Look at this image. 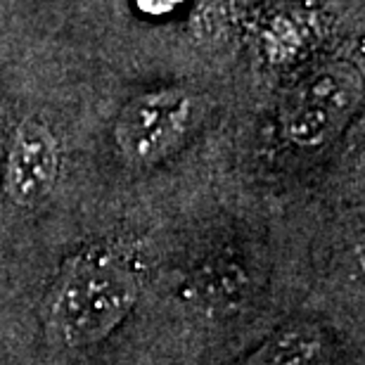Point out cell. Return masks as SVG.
I'll list each match as a JSON object with an SVG mask.
<instances>
[{
  "instance_id": "cell-5",
  "label": "cell",
  "mask_w": 365,
  "mask_h": 365,
  "mask_svg": "<svg viewBox=\"0 0 365 365\" xmlns=\"http://www.w3.org/2000/svg\"><path fill=\"white\" fill-rule=\"evenodd\" d=\"M325 341L316 325L289 323L275 330L242 365H318Z\"/></svg>"
},
{
  "instance_id": "cell-1",
  "label": "cell",
  "mask_w": 365,
  "mask_h": 365,
  "mask_svg": "<svg viewBox=\"0 0 365 365\" xmlns=\"http://www.w3.org/2000/svg\"><path fill=\"white\" fill-rule=\"evenodd\" d=\"M138 299V280L112 257L74 261L46 299V330L60 346H88L105 339Z\"/></svg>"
},
{
  "instance_id": "cell-2",
  "label": "cell",
  "mask_w": 365,
  "mask_h": 365,
  "mask_svg": "<svg viewBox=\"0 0 365 365\" xmlns=\"http://www.w3.org/2000/svg\"><path fill=\"white\" fill-rule=\"evenodd\" d=\"M195 121V98L169 88L140 95L121 109L114 140L121 155L133 164L148 166L169 157L185 140Z\"/></svg>"
},
{
  "instance_id": "cell-6",
  "label": "cell",
  "mask_w": 365,
  "mask_h": 365,
  "mask_svg": "<svg viewBox=\"0 0 365 365\" xmlns=\"http://www.w3.org/2000/svg\"><path fill=\"white\" fill-rule=\"evenodd\" d=\"M180 3H182V0H138V5H140L143 10L150 12V14H166Z\"/></svg>"
},
{
  "instance_id": "cell-4",
  "label": "cell",
  "mask_w": 365,
  "mask_h": 365,
  "mask_svg": "<svg viewBox=\"0 0 365 365\" xmlns=\"http://www.w3.org/2000/svg\"><path fill=\"white\" fill-rule=\"evenodd\" d=\"M60 148L46 123L26 119L12 135L5 162V192L19 207H36L55 187Z\"/></svg>"
},
{
  "instance_id": "cell-3",
  "label": "cell",
  "mask_w": 365,
  "mask_h": 365,
  "mask_svg": "<svg viewBox=\"0 0 365 365\" xmlns=\"http://www.w3.org/2000/svg\"><path fill=\"white\" fill-rule=\"evenodd\" d=\"M361 98L354 69L337 64L299 86L282 107V130L297 148H318L349 121Z\"/></svg>"
}]
</instances>
